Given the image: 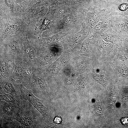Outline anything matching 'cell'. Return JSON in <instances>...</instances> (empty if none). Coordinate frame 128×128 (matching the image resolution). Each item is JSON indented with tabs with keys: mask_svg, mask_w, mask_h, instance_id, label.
I'll return each instance as SVG.
<instances>
[{
	"mask_svg": "<svg viewBox=\"0 0 128 128\" xmlns=\"http://www.w3.org/2000/svg\"><path fill=\"white\" fill-rule=\"evenodd\" d=\"M47 5L50 6L52 5L54 0H42Z\"/></svg>",
	"mask_w": 128,
	"mask_h": 128,
	"instance_id": "obj_36",
	"label": "cell"
},
{
	"mask_svg": "<svg viewBox=\"0 0 128 128\" xmlns=\"http://www.w3.org/2000/svg\"><path fill=\"white\" fill-rule=\"evenodd\" d=\"M75 55L71 46L63 47L61 55L47 69L41 71L47 80L51 82L60 70Z\"/></svg>",
	"mask_w": 128,
	"mask_h": 128,
	"instance_id": "obj_7",
	"label": "cell"
},
{
	"mask_svg": "<svg viewBox=\"0 0 128 128\" xmlns=\"http://www.w3.org/2000/svg\"><path fill=\"white\" fill-rule=\"evenodd\" d=\"M0 100L4 101L7 102L16 104L18 105L23 101L20 102L16 99L11 95L1 91H0Z\"/></svg>",
	"mask_w": 128,
	"mask_h": 128,
	"instance_id": "obj_31",
	"label": "cell"
},
{
	"mask_svg": "<svg viewBox=\"0 0 128 128\" xmlns=\"http://www.w3.org/2000/svg\"><path fill=\"white\" fill-rule=\"evenodd\" d=\"M21 81L18 80L17 84L19 87L22 97L29 101L38 111L43 116L46 122H48L51 119V108L50 103L45 100L36 97L23 86Z\"/></svg>",
	"mask_w": 128,
	"mask_h": 128,
	"instance_id": "obj_6",
	"label": "cell"
},
{
	"mask_svg": "<svg viewBox=\"0 0 128 128\" xmlns=\"http://www.w3.org/2000/svg\"><path fill=\"white\" fill-rule=\"evenodd\" d=\"M0 128H23L20 123L17 120H0Z\"/></svg>",
	"mask_w": 128,
	"mask_h": 128,
	"instance_id": "obj_30",
	"label": "cell"
},
{
	"mask_svg": "<svg viewBox=\"0 0 128 128\" xmlns=\"http://www.w3.org/2000/svg\"><path fill=\"white\" fill-rule=\"evenodd\" d=\"M112 17L124 15L128 17V3H124L118 5L106 6Z\"/></svg>",
	"mask_w": 128,
	"mask_h": 128,
	"instance_id": "obj_27",
	"label": "cell"
},
{
	"mask_svg": "<svg viewBox=\"0 0 128 128\" xmlns=\"http://www.w3.org/2000/svg\"><path fill=\"white\" fill-rule=\"evenodd\" d=\"M104 41L110 42L117 48L121 50L123 49V41L120 37L111 27L100 36Z\"/></svg>",
	"mask_w": 128,
	"mask_h": 128,
	"instance_id": "obj_25",
	"label": "cell"
},
{
	"mask_svg": "<svg viewBox=\"0 0 128 128\" xmlns=\"http://www.w3.org/2000/svg\"><path fill=\"white\" fill-rule=\"evenodd\" d=\"M94 107L96 115L100 117L104 118L102 109L100 105L98 95H97L96 98Z\"/></svg>",
	"mask_w": 128,
	"mask_h": 128,
	"instance_id": "obj_32",
	"label": "cell"
},
{
	"mask_svg": "<svg viewBox=\"0 0 128 128\" xmlns=\"http://www.w3.org/2000/svg\"><path fill=\"white\" fill-rule=\"evenodd\" d=\"M37 50V69L43 70L49 67L61 55L63 48L55 46L47 47L32 43Z\"/></svg>",
	"mask_w": 128,
	"mask_h": 128,
	"instance_id": "obj_4",
	"label": "cell"
},
{
	"mask_svg": "<svg viewBox=\"0 0 128 128\" xmlns=\"http://www.w3.org/2000/svg\"><path fill=\"white\" fill-rule=\"evenodd\" d=\"M49 6L42 0L29 6L23 12L22 17L27 25L36 22L45 15Z\"/></svg>",
	"mask_w": 128,
	"mask_h": 128,
	"instance_id": "obj_12",
	"label": "cell"
},
{
	"mask_svg": "<svg viewBox=\"0 0 128 128\" xmlns=\"http://www.w3.org/2000/svg\"><path fill=\"white\" fill-rule=\"evenodd\" d=\"M0 12L10 16L22 17L23 12L16 0H0Z\"/></svg>",
	"mask_w": 128,
	"mask_h": 128,
	"instance_id": "obj_18",
	"label": "cell"
},
{
	"mask_svg": "<svg viewBox=\"0 0 128 128\" xmlns=\"http://www.w3.org/2000/svg\"><path fill=\"white\" fill-rule=\"evenodd\" d=\"M84 14L73 11L54 21L51 30V36L60 32L69 33L72 35L76 33L85 25Z\"/></svg>",
	"mask_w": 128,
	"mask_h": 128,
	"instance_id": "obj_1",
	"label": "cell"
},
{
	"mask_svg": "<svg viewBox=\"0 0 128 128\" xmlns=\"http://www.w3.org/2000/svg\"><path fill=\"white\" fill-rule=\"evenodd\" d=\"M127 1L128 2V0H127Z\"/></svg>",
	"mask_w": 128,
	"mask_h": 128,
	"instance_id": "obj_39",
	"label": "cell"
},
{
	"mask_svg": "<svg viewBox=\"0 0 128 128\" xmlns=\"http://www.w3.org/2000/svg\"><path fill=\"white\" fill-rule=\"evenodd\" d=\"M69 61L79 75L90 71L92 68V60L83 56L75 55Z\"/></svg>",
	"mask_w": 128,
	"mask_h": 128,
	"instance_id": "obj_20",
	"label": "cell"
},
{
	"mask_svg": "<svg viewBox=\"0 0 128 128\" xmlns=\"http://www.w3.org/2000/svg\"><path fill=\"white\" fill-rule=\"evenodd\" d=\"M12 76L4 78L0 76V91L12 96L16 99L22 102L24 99L22 97L19 86Z\"/></svg>",
	"mask_w": 128,
	"mask_h": 128,
	"instance_id": "obj_16",
	"label": "cell"
},
{
	"mask_svg": "<svg viewBox=\"0 0 128 128\" xmlns=\"http://www.w3.org/2000/svg\"><path fill=\"white\" fill-rule=\"evenodd\" d=\"M111 20L102 21L99 22L92 28L89 27L90 38H98L111 27Z\"/></svg>",
	"mask_w": 128,
	"mask_h": 128,
	"instance_id": "obj_26",
	"label": "cell"
},
{
	"mask_svg": "<svg viewBox=\"0 0 128 128\" xmlns=\"http://www.w3.org/2000/svg\"><path fill=\"white\" fill-rule=\"evenodd\" d=\"M89 73L93 79L106 90L110 75L115 73L108 61L99 62L97 60L92 62V68Z\"/></svg>",
	"mask_w": 128,
	"mask_h": 128,
	"instance_id": "obj_8",
	"label": "cell"
},
{
	"mask_svg": "<svg viewBox=\"0 0 128 128\" xmlns=\"http://www.w3.org/2000/svg\"><path fill=\"white\" fill-rule=\"evenodd\" d=\"M28 79L29 82L26 85V88L36 97L41 99L44 97L49 96L50 84L41 70L36 69Z\"/></svg>",
	"mask_w": 128,
	"mask_h": 128,
	"instance_id": "obj_5",
	"label": "cell"
},
{
	"mask_svg": "<svg viewBox=\"0 0 128 128\" xmlns=\"http://www.w3.org/2000/svg\"><path fill=\"white\" fill-rule=\"evenodd\" d=\"M74 11L70 8L58 7L51 5L49 6L46 15L54 21H55Z\"/></svg>",
	"mask_w": 128,
	"mask_h": 128,
	"instance_id": "obj_23",
	"label": "cell"
},
{
	"mask_svg": "<svg viewBox=\"0 0 128 128\" xmlns=\"http://www.w3.org/2000/svg\"><path fill=\"white\" fill-rule=\"evenodd\" d=\"M19 106V109L14 119L20 123L23 128L43 127V116L30 102L25 100Z\"/></svg>",
	"mask_w": 128,
	"mask_h": 128,
	"instance_id": "obj_2",
	"label": "cell"
},
{
	"mask_svg": "<svg viewBox=\"0 0 128 128\" xmlns=\"http://www.w3.org/2000/svg\"><path fill=\"white\" fill-rule=\"evenodd\" d=\"M112 66L119 80L128 81V64L113 59L108 61Z\"/></svg>",
	"mask_w": 128,
	"mask_h": 128,
	"instance_id": "obj_24",
	"label": "cell"
},
{
	"mask_svg": "<svg viewBox=\"0 0 128 128\" xmlns=\"http://www.w3.org/2000/svg\"><path fill=\"white\" fill-rule=\"evenodd\" d=\"M15 57L13 54L0 52V76L5 78L12 76L15 65Z\"/></svg>",
	"mask_w": 128,
	"mask_h": 128,
	"instance_id": "obj_17",
	"label": "cell"
},
{
	"mask_svg": "<svg viewBox=\"0 0 128 128\" xmlns=\"http://www.w3.org/2000/svg\"><path fill=\"white\" fill-rule=\"evenodd\" d=\"M72 36L69 33L60 32L45 37H38L31 40L34 43L44 46L63 48L72 45Z\"/></svg>",
	"mask_w": 128,
	"mask_h": 128,
	"instance_id": "obj_10",
	"label": "cell"
},
{
	"mask_svg": "<svg viewBox=\"0 0 128 128\" xmlns=\"http://www.w3.org/2000/svg\"><path fill=\"white\" fill-rule=\"evenodd\" d=\"M0 39L27 32L28 25L22 17L9 16L0 12Z\"/></svg>",
	"mask_w": 128,
	"mask_h": 128,
	"instance_id": "obj_3",
	"label": "cell"
},
{
	"mask_svg": "<svg viewBox=\"0 0 128 128\" xmlns=\"http://www.w3.org/2000/svg\"><path fill=\"white\" fill-rule=\"evenodd\" d=\"M61 121V118L59 116H57L54 119V122L55 123L58 124L60 123Z\"/></svg>",
	"mask_w": 128,
	"mask_h": 128,
	"instance_id": "obj_35",
	"label": "cell"
},
{
	"mask_svg": "<svg viewBox=\"0 0 128 128\" xmlns=\"http://www.w3.org/2000/svg\"><path fill=\"white\" fill-rule=\"evenodd\" d=\"M105 0V1H109L112 0Z\"/></svg>",
	"mask_w": 128,
	"mask_h": 128,
	"instance_id": "obj_38",
	"label": "cell"
},
{
	"mask_svg": "<svg viewBox=\"0 0 128 128\" xmlns=\"http://www.w3.org/2000/svg\"><path fill=\"white\" fill-rule=\"evenodd\" d=\"M19 109V106L16 104L0 101V119L11 120L14 119Z\"/></svg>",
	"mask_w": 128,
	"mask_h": 128,
	"instance_id": "obj_21",
	"label": "cell"
},
{
	"mask_svg": "<svg viewBox=\"0 0 128 128\" xmlns=\"http://www.w3.org/2000/svg\"><path fill=\"white\" fill-rule=\"evenodd\" d=\"M42 0H28L29 5L33 4L36 3Z\"/></svg>",
	"mask_w": 128,
	"mask_h": 128,
	"instance_id": "obj_37",
	"label": "cell"
},
{
	"mask_svg": "<svg viewBox=\"0 0 128 128\" xmlns=\"http://www.w3.org/2000/svg\"><path fill=\"white\" fill-rule=\"evenodd\" d=\"M112 17L109 11L106 8L95 9L85 13L84 23L86 26L92 28L100 22L111 20Z\"/></svg>",
	"mask_w": 128,
	"mask_h": 128,
	"instance_id": "obj_14",
	"label": "cell"
},
{
	"mask_svg": "<svg viewBox=\"0 0 128 128\" xmlns=\"http://www.w3.org/2000/svg\"></svg>",
	"mask_w": 128,
	"mask_h": 128,
	"instance_id": "obj_40",
	"label": "cell"
},
{
	"mask_svg": "<svg viewBox=\"0 0 128 128\" xmlns=\"http://www.w3.org/2000/svg\"><path fill=\"white\" fill-rule=\"evenodd\" d=\"M20 34H15L0 39V52L13 55L15 59L24 60V47Z\"/></svg>",
	"mask_w": 128,
	"mask_h": 128,
	"instance_id": "obj_9",
	"label": "cell"
},
{
	"mask_svg": "<svg viewBox=\"0 0 128 128\" xmlns=\"http://www.w3.org/2000/svg\"><path fill=\"white\" fill-rule=\"evenodd\" d=\"M20 36L24 47V60L33 71L37 69V50L28 39L27 33H21Z\"/></svg>",
	"mask_w": 128,
	"mask_h": 128,
	"instance_id": "obj_13",
	"label": "cell"
},
{
	"mask_svg": "<svg viewBox=\"0 0 128 128\" xmlns=\"http://www.w3.org/2000/svg\"><path fill=\"white\" fill-rule=\"evenodd\" d=\"M89 35V27L85 25L81 30L72 36L73 43L71 46L72 48L82 42Z\"/></svg>",
	"mask_w": 128,
	"mask_h": 128,
	"instance_id": "obj_28",
	"label": "cell"
},
{
	"mask_svg": "<svg viewBox=\"0 0 128 128\" xmlns=\"http://www.w3.org/2000/svg\"><path fill=\"white\" fill-rule=\"evenodd\" d=\"M99 37L90 38L88 36L82 42L72 48L75 55L86 57L91 59L92 61L97 60Z\"/></svg>",
	"mask_w": 128,
	"mask_h": 128,
	"instance_id": "obj_11",
	"label": "cell"
},
{
	"mask_svg": "<svg viewBox=\"0 0 128 128\" xmlns=\"http://www.w3.org/2000/svg\"><path fill=\"white\" fill-rule=\"evenodd\" d=\"M120 120L121 123L123 124L127 125L128 124V118L127 117L122 118Z\"/></svg>",
	"mask_w": 128,
	"mask_h": 128,
	"instance_id": "obj_34",
	"label": "cell"
},
{
	"mask_svg": "<svg viewBox=\"0 0 128 128\" xmlns=\"http://www.w3.org/2000/svg\"><path fill=\"white\" fill-rule=\"evenodd\" d=\"M98 57L99 62L109 61L114 59L118 49L112 43L106 41L100 36L98 43Z\"/></svg>",
	"mask_w": 128,
	"mask_h": 128,
	"instance_id": "obj_15",
	"label": "cell"
},
{
	"mask_svg": "<svg viewBox=\"0 0 128 128\" xmlns=\"http://www.w3.org/2000/svg\"><path fill=\"white\" fill-rule=\"evenodd\" d=\"M113 59L120 63L128 64V51L118 49Z\"/></svg>",
	"mask_w": 128,
	"mask_h": 128,
	"instance_id": "obj_29",
	"label": "cell"
},
{
	"mask_svg": "<svg viewBox=\"0 0 128 128\" xmlns=\"http://www.w3.org/2000/svg\"><path fill=\"white\" fill-rule=\"evenodd\" d=\"M15 65L12 76L15 80L21 81L25 78H28L33 71L23 59L15 60Z\"/></svg>",
	"mask_w": 128,
	"mask_h": 128,
	"instance_id": "obj_19",
	"label": "cell"
},
{
	"mask_svg": "<svg viewBox=\"0 0 128 128\" xmlns=\"http://www.w3.org/2000/svg\"><path fill=\"white\" fill-rule=\"evenodd\" d=\"M23 12L28 8L29 5L28 0H16Z\"/></svg>",
	"mask_w": 128,
	"mask_h": 128,
	"instance_id": "obj_33",
	"label": "cell"
},
{
	"mask_svg": "<svg viewBox=\"0 0 128 128\" xmlns=\"http://www.w3.org/2000/svg\"><path fill=\"white\" fill-rule=\"evenodd\" d=\"M111 27L120 37L128 35V17L124 15L112 17Z\"/></svg>",
	"mask_w": 128,
	"mask_h": 128,
	"instance_id": "obj_22",
	"label": "cell"
}]
</instances>
